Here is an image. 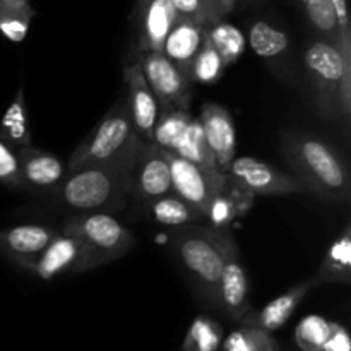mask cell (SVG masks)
<instances>
[{
	"label": "cell",
	"instance_id": "1",
	"mask_svg": "<svg viewBox=\"0 0 351 351\" xmlns=\"http://www.w3.org/2000/svg\"><path fill=\"white\" fill-rule=\"evenodd\" d=\"M139 151V149H137ZM136 156L115 163L79 168L65 175L53 189L62 204L82 213H106L123 209L130 195V180Z\"/></svg>",
	"mask_w": 351,
	"mask_h": 351
},
{
	"label": "cell",
	"instance_id": "2",
	"mask_svg": "<svg viewBox=\"0 0 351 351\" xmlns=\"http://www.w3.org/2000/svg\"><path fill=\"white\" fill-rule=\"evenodd\" d=\"M283 154L302 187L329 201H348V168L328 143L314 134H288L283 139Z\"/></svg>",
	"mask_w": 351,
	"mask_h": 351
},
{
	"label": "cell",
	"instance_id": "3",
	"mask_svg": "<svg viewBox=\"0 0 351 351\" xmlns=\"http://www.w3.org/2000/svg\"><path fill=\"white\" fill-rule=\"evenodd\" d=\"M230 233L204 226H184L171 237V245L185 269L211 304L219 305V278L228 250L235 245Z\"/></svg>",
	"mask_w": 351,
	"mask_h": 351
},
{
	"label": "cell",
	"instance_id": "4",
	"mask_svg": "<svg viewBox=\"0 0 351 351\" xmlns=\"http://www.w3.org/2000/svg\"><path fill=\"white\" fill-rule=\"evenodd\" d=\"M141 143L143 141L137 137L130 122L122 91L112 108L93 127L86 139L72 151L71 158L65 163V170L67 173H72L79 168L125 160L137 153Z\"/></svg>",
	"mask_w": 351,
	"mask_h": 351
},
{
	"label": "cell",
	"instance_id": "5",
	"mask_svg": "<svg viewBox=\"0 0 351 351\" xmlns=\"http://www.w3.org/2000/svg\"><path fill=\"white\" fill-rule=\"evenodd\" d=\"M311 84L319 113L326 119L351 112V71H346L339 47L331 41H314L305 51Z\"/></svg>",
	"mask_w": 351,
	"mask_h": 351
},
{
	"label": "cell",
	"instance_id": "6",
	"mask_svg": "<svg viewBox=\"0 0 351 351\" xmlns=\"http://www.w3.org/2000/svg\"><path fill=\"white\" fill-rule=\"evenodd\" d=\"M64 230L81 240L88 271L125 256L136 243L132 232L106 213H82L72 216L67 219Z\"/></svg>",
	"mask_w": 351,
	"mask_h": 351
},
{
	"label": "cell",
	"instance_id": "7",
	"mask_svg": "<svg viewBox=\"0 0 351 351\" xmlns=\"http://www.w3.org/2000/svg\"><path fill=\"white\" fill-rule=\"evenodd\" d=\"M167 154L171 173V192L201 213L202 218H208L213 202L225 192L228 182L226 175L195 167L171 153Z\"/></svg>",
	"mask_w": 351,
	"mask_h": 351
},
{
	"label": "cell",
	"instance_id": "8",
	"mask_svg": "<svg viewBox=\"0 0 351 351\" xmlns=\"http://www.w3.org/2000/svg\"><path fill=\"white\" fill-rule=\"evenodd\" d=\"M225 175L237 187L254 195H288L305 191L295 177L250 156L235 158Z\"/></svg>",
	"mask_w": 351,
	"mask_h": 351
},
{
	"label": "cell",
	"instance_id": "9",
	"mask_svg": "<svg viewBox=\"0 0 351 351\" xmlns=\"http://www.w3.org/2000/svg\"><path fill=\"white\" fill-rule=\"evenodd\" d=\"M27 273L41 281H51L64 274H79L88 271L84 247L72 233L62 230L31 263L23 266Z\"/></svg>",
	"mask_w": 351,
	"mask_h": 351
},
{
	"label": "cell",
	"instance_id": "10",
	"mask_svg": "<svg viewBox=\"0 0 351 351\" xmlns=\"http://www.w3.org/2000/svg\"><path fill=\"white\" fill-rule=\"evenodd\" d=\"M141 69L156 96L161 108H189L191 99V79L175 67L161 51H151L141 58Z\"/></svg>",
	"mask_w": 351,
	"mask_h": 351
},
{
	"label": "cell",
	"instance_id": "11",
	"mask_svg": "<svg viewBox=\"0 0 351 351\" xmlns=\"http://www.w3.org/2000/svg\"><path fill=\"white\" fill-rule=\"evenodd\" d=\"M171 192V173L167 151L153 143H141L132 168L130 195L141 202H151Z\"/></svg>",
	"mask_w": 351,
	"mask_h": 351
},
{
	"label": "cell",
	"instance_id": "12",
	"mask_svg": "<svg viewBox=\"0 0 351 351\" xmlns=\"http://www.w3.org/2000/svg\"><path fill=\"white\" fill-rule=\"evenodd\" d=\"M123 98L134 130L143 143H151L154 123L160 115V103L144 77L141 64L123 69Z\"/></svg>",
	"mask_w": 351,
	"mask_h": 351
},
{
	"label": "cell",
	"instance_id": "13",
	"mask_svg": "<svg viewBox=\"0 0 351 351\" xmlns=\"http://www.w3.org/2000/svg\"><path fill=\"white\" fill-rule=\"evenodd\" d=\"M199 120L204 130L206 143L215 156L216 167L221 173H226L232 161L235 160L237 149V132L232 115L225 106L209 101L202 106Z\"/></svg>",
	"mask_w": 351,
	"mask_h": 351
},
{
	"label": "cell",
	"instance_id": "14",
	"mask_svg": "<svg viewBox=\"0 0 351 351\" xmlns=\"http://www.w3.org/2000/svg\"><path fill=\"white\" fill-rule=\"evenodd\" d=\"M219 305L235 322H242V319L250 312L249 281L237 243L228 250L223 264L219 278Z\"/></svg>",
	"mask_w": 351,
	"mask_h": 351
},
{
	"label": "cell",
	"instance_id": "15",
	"mask_svg": "<svg viewBox=\"0 0 351 351\" xmlns=\"http://www.w3.org/2000/svg\"><path fill=\"white\" fill-rule=\"evenodd\" d=\"M16 156L24 189L53 191L67 173L65 163L60 158L38 147H19L16 149Z\"/></svg>",
	"mask_w": 351,
	"mask_h": 351
},
{
	"label": "cell",
	"instance_id": "16",
	"mask_svg": "<svg viewBox=\"0 0 351 351\" xmlns=\"http://www.w3.org/2000/svg\"><path fill=\"white\" fill-rule=\"evenodd\" d=\"M57 235L55 228L45 225H17L0 230V252L17 266H26Z\"/></svg>",
	"mask_w": 351,
	"mask_h": 351
},
{
	"label": "cell",
	"instance_id": "17",
	"mask_svg": "<svg viewBox=\"0 0 351 351\" xmlns=\"http://www.w3.org/2000/svg\"><path fill=\"white\" fill-rule=\"evenodd\" d=\"M206 41L204 24L178 19L165 40L161 53L189 77L192 60Z\"/></svg>",
	"mask_w": 351,
	"mask_h": 351
},
{
	"label": "cell",
	"instance_id": "18",
	"mask_svg": "<svg viewBox=\"0 0 351 351\" xmlns=\"http://www.w3.org/2000/svg\"><path fill=\"white\" fill-rule=\"evenodd\" d=\"M312 288H315L312 280L302 281L297 287L290 288L287 293L280 295V297L274 298L273 302H269V304H267L266 307L261 308L259 312L250 311L249 314L242 319V324L261 328L267 332L276 331L281 326L287 324L288 319L293 315V312L297 311V307L302 304V300L307 297V293Z\"/></svg>",
	"mask_w": 351,
	"mask_h": 351
},
{
	"label": "cell",
	"instance_id": "19",
	"mask_svg": "<svg viewBox=\"0 0 351 351\" xmlns=\"http://www.w3.org/2000/svg\"><path fill=\"white\" fill-rule=\"evenodd\" d=\"M314 287H324L331 283H351V225L345 226L341 235L331 243L321 266L312 278Z\"/></svg>",
	"mask_w": 351,
	"mask_h": 351
},
{
	"label": "cell",
	"instance_id": "20",
	"mask_svg": "<svg viewBox=\"0 0 351 351\" xmlns=\"http://www.w3.org/2000/svg\"><path fill=\"white\" fill-rule=\"evenodd\" d=\"M0 141L12 149L27 147L33 143L27 119V105L24 96V86H19L12 103L7 106L0 122Z\"/></svg>",
	"mask_w": 351,
	"mask_h": 351
},
{
	"label": "cell",
	"instance_id": "21",
	"mask_svg": "<svg viewBox=\"0 0 351 351\" xmlns=\"http://www.w3.org/2000/svg\"><path fill=\"white\" fill-rule=\"evenodd\" d=\"M178 21L177 12L171 7L170 0H147L144 14V50L161 51L165 40L175 23Z\"/></svg>",
	"mask_w": 351,
	"mask_h": 351
},
{
	"label": "cell",
	"instance_id": "22",
	"mask_svg": "<svg viewBox=\"0 0 351 351\" xmlns=\"http://www.w3.org/2000/svg\"><path fill=\"white\" fill-rule=\"evenodd\" d=\"M170 153L189 161V163L195 165V167L204 168V170L219 171L218 167H216L215 156H213L211 149H209L208 143H206L204 130H202L199 117L197 119L194 117L191 120V123L184 130V134L178 137L177 144H175Z\"/></svg>",
	"mask_w": 351,
	"mask_h": 351
},
{
	"label": "cell",
	"instance_id": "23",
	"mask_svg": "<svg viewBox=\"0 0 351 351\" xmlns=\"http://www.w3.org/2000/svg\"><path fill=\"white\" fill-rule=\"evenodd\" d=\"M147 211H149L151 218L160 225L177 226V228H184L199 219H204L201 213L195 211L192 206H189L175 194L163 195V197L147 202Z\"/></svg>",
	"mask_w": 351,
	"mask_h": 351
},
{
	"label": "cell",
	"instance_id": "24",
	"mask_svg": "<svg viewBox=\"0 0 351 351\" xmlns=\"http://www.w3.org/2000/svg\"><path fill=\"white\" fill-rule=\"evenodd\" d=\"M194 117L191 115L189 110L180 108H161L158 115L156 123L153 129V139L151 143L156 144L160 149L170 153L173 146L177 144L178 137L184 134L187 125Z\"/></svg>",
	"mask_w": 351,
	"mask_h": 351
},
{
	"label": "cell",
	"instance_id": "25",
	"mask_svg": "<svg viewBox=\"0 0 351 351\" xmlns=\"http://www.w3.org/2000/svg\"><path fill=\"white\" fill-rule=\"evenodd\" d=\"M211 31H206V40L208 43L218 51L219 57L228 67L235 60H239L240 55L245 50V38L242 31L237 29L233 24L228 23H215Z\"/></svg>",
	"mask_w": 351,
	"mask_h": 351
},
{
	"label": "cell",
	"instance_id": "26",
	"mask_svg": "<svg viewBox=\"0 0 351 351\" xmlns=\"http://www.w3.org/2000/svg\"><path fill=\"white\" fill-rule=\"evenodd\" d=\"M223 351H280V343L271 332L254 326H243L223 339Z\"/></svg>",
	"mask_w": 351,
	"mask_h": 351
},
{
	"label": "cell",
	"instance_id": "27",
	"mask_svg": "<svg viewBox=\"0 0 351 351\" xmlns=\"http://www.w3.org/2000/svg\"><path fill=\"white\" fill-rule=\"evenodd\" d=\"M223 343V326L208 315H197L184 339V351H218Z\"/></svg>",
	"mask_w": 351,
	"mask_h": 351
},
{
	"label": "cell",
	"instance_id": "28",
	"mask_svg": "<svg viewBox=\"0 0 351 351\" xmlns=\"http://www.w3.org/2000/svg\"><path fill=\"white\" fill-rule=\"evenodd\" d=\"M249 41L252 50L263 58L281 57L288 50V36L283 31L276 29L264 21L252 24L249 33Z\"/></svg>",
	"mask_w": 351,
	"mask_h": 351
},
{
	"label": "cell",
	"instance_id": "29",
	"mask_svg": "<svg viewBox=\"0 0 351 351\" xmlns=\"http://www.w3.org/2000/svg\"><path fill=\"white\" fill-rule=\"evenodd\" d=\"M33 16L24 0H0V31L10 41H23Z\"/></svg>",
	"mask_w": 351,
	"mask_h": 351
},
{
	"label": "cell",
	"instance_id": "30",
	"mask_svg": "<svg viewBox=\"0 0 351 351\" xmlns=\"http://www.w3.org/2000/svg\"><path fill=\"white\" fill-rule=\"evenodd\" d=\"M226 64L219 57L218 51L204 41L201 50L197 51L195 58L192 60L191 71H189V79L191 82H201V84H215L221 77Z\"/></svg>",
	"mask_w": 351,
	"mask_h": 351
},
{
	"label": "cell",
	"instance_id": "31",
	"mask_svg": "<svg viewBox=\"0 0 351 351\" xmlns=\"http://www.w3.org/2000/svg\"><path fill=\"white\" fill-rule=\"evenodd\" d=\"M331 331V321L319 315L305 317L295 331V341L302 351H324Z\"/></svg>",
	"mask_w": 351,
	"mask_h": 351
},
{
	"label": "cell",
	"instance_id": "32",
	"mask_svg": "<svg viewBox=\"0 0 351 351\" xmlns=\"http://www.w3.org/2000/svg\"><path fill=\"white\" fill-rule=\"evenodd\" d=\"M305 7H307L308 19L314 24L315 29L328 38L326 41H331L336 47H339L338 23H336L335 7L331 0H307Z\"/></svg>",
	"mask_w": 351,
	"mask_h": 351
},
{
	"label": "cell",
	"instance_id": "33",
	"mask_svg": "<svg viewBox=\"0 0 351 351\" xmlns=\"http://www.w3.org/2000/svg\"><path fill=\"white\" fill-rule=\"evenodd\" d=\"M0 184L10 189H24L19 173L16 149L0 141Z\"/></svg>",
	"mask_w": 351,
	"mask_h": 351
},
{
	"label": "cell",
	"instance_id": "34",
	"mask_svg": "<svg viewBox=\"0 0 351 351\" xmlns=\"http://www.w3.org/2000/svg\"><path fill=\"white\" fill-rule=\"evenodd\" d=\"M170 3L177 12L178 19L195 21L199 24L206 23V14L201 0H170Z\"/></svg>",
	"mask_w": 351,
	"mask_h": 351
},
{
	"label": "cell",
	"instance_id": "35",
	"mask_svg": "<svg viewBox=\"0 0 351 351\" xmlns=\"http://www.w3.org/2000/svg\"><path fill=\"white\" fill-rule=\"evenodd\" d=\"M350 336L346 329L338 322H331V331L324 345V351H350Z\"/></svg>",
	"mask_w": 351,
	"mask_h": 351
},
{
	"label": "cell",
	"instance_id": "36",
	"mask_svg": "<svg viewBox=\"0 0 351 351\" xmlns=\"http://www.w3.org/2000/svg\"><path fill=\"white\" fill-rule=\"evenodd\" d=\"M201 3L206 14V23H219L221 12H219L218 2H216V0H201Z\"/></svg>",
	"mask_w": 351,
	"mask_h": 351
},
{
	"label": "cell",
	"instance_id": "37",
	"mask_svg": "<svg viewBox=\"0 0 351 351\" xmlns=\"http://www.w3.org/2000/svg\"><path fill=\"white\" fill-rule=\"evenodd\" d=\"M216 2H218L219 12H221V16H223V14L230 12V10L233 9V3H235V0H216Z\"/></svg>",
	"mask_w": 351,
	"mask_h": 351
},
{
	"label": "cell",
	"instance_id": "38",
	"mask_svg": "<svg viewBox=\"0 0 351 351\" xmlns=\"http://www.w3.org/2000/svg\"><path fill=\"white\" fill-rule=\"evenodd\" d=\"M302 2H304V3H305V2H307V0H302Z\"/></svg>",
	"mask_w": 351,
	"mask_h": 351
}]
</instances>
